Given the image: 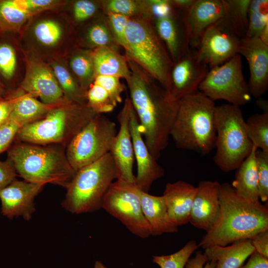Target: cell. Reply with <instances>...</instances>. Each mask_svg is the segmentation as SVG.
<instances>
[{"mask_svg":"<svg viewBox=\"0 0 268 268\" xmlns=\"http://www.w3.org/2000/svg\"><path fill=\"white\" fill-rule=\"evenodd\" d=\"M126 59L130 70L126 80L129 98L144 140L150 153L157 160L168 145L179 101L134 62Z\"/></svg>","mask_w":268,"mask_h":268,"instance_id":"obj_1","label":"cell"},{"mask_svg":"<svg viewBox=\"0 0 268 268\" xmlns=\"http://www.w3.org/2000/svg\"><path fill=\"white\" fill-rule=\"evenodd\" d=\"M219 200L217 220L202 237L199 247L204 249L214 245L225 246L251 240L259 233L268 230L267 204L240 197L228 183L220 184Z\"/></svg>","mask_w":268,"mask_h":268,"instance_id":"obj_2","label":"cell"},{"mask_svg":"<svg viewBox=\"0 0 268 268\" xmlns=\"http://www.w3.org/2000/svg\"><path fill=\"white\" fill-rule=\"evenodd\" d=\"M215 108L214 101L199 91L179 100L170 133L178 148L202 155L215 148Z\"/></svg>","mask_w":268,"mask_h":268,"instance_id":"obj_3","label":"cell"},{"mask_svg":"<svg viewBox=\"0 0 268 268\" xmlns=\"http://www.w3.org/2000/svg\"><path fill=\"white\" fill-rule=\"evenodd\" d=\"M61 145L17 142L7 151V159L16 173L30 182L67 187L76 171L69 163Z\"/></svg>","mask_w":268,"mask_h":268,"instance_id":"obj_4","label":"cell"},{"mask_svg":"<svg viewBox=\"0 0 268 268\" xmlns=\"http://www.w3.org/2000/svg\"><path fill=\"white\" fill-rule=\"evenodd\" d=\"M125 56L134 62L170 92L173 63L153 22L147 18H130L126 32Z\"/></svg>","mask_w":268,"mask_h":268,"instance_id":"obj_5","label":"cell"},{"mask_svg":"<svg viewBox=\"0 0 268 268\" xmlns=\"http://www.w3.org/2000/svg\"><path fill=\"white\" fill-rule=\"evenodd\" d=\"M86 104L68 101L41 119L23 126L17 142L66 147L71 139L96 115Z\"/></svg>","mask_w":268,"mask_h":268,"instance_id":"obj_6","label":"cell"},{"mask_svg":"<svg viewBox=\"0 0 268 268\" xmlns=\"http://www.w3.org/2000/svg\"><path fill=\"white\" fill-rule=\"evenodd\" d=\"M118 177L117 167L110 152L76 172L66 188L62 206L75 214L99 209L110 187Z\"/></svg>","mask_w":268,"mask_h":268,"instance_id":"obj_7","label":"cell"},{"mask_svg":"<svg viewBox=\"0 0 268 268\" xmlns=\"http://www.w3.org/2000/svg\"><path fill=\"white\" fill-rule=\"evenodd\" d=\"M215 117L214 161L222 171L236 170L253 146L240 107L229 103L216 106Z\"/></svg>","mask_w":268,"mask_h":268,"instance_id":"obj_8","label":"cell"},{"mask_svg":"<svg viewBox=\"0 0 268 268\" xmlns=\"http://www.w3.org/2000/svg\"><path fill=\"white\" fill-rule=\"evenodd\" d=\"M117 133L115 122L103 114L96 115L65 148L71 167L76 172L110 153Z\"/></svg>","mask_w":268,"mask_h":268,"instance_id":"obj_9","label":"cell"},{"mask_svg":"<svg viewBox=\"0 0 268 268\" xmlns=\"http://www.w3.org/2000/svg\"><path fill=\"white\" fill-rule=\"evenodd\" d=\"M198 90L213 101L224 100L239 107L250 102L252 96L243 75L241 55L210 68Z\"/></svg>","mask_w":268,"mask_h":268,"instance_id":"obj_10","label":"cell"},{"mask_svg":"<svg viewBox=\"0 0 268 268\" xmlns=\"http://www.w3.org/2000/svg\"><path fill=\"white\" fill-rule=\"evenodd\" d=\"M140 192L134 184L117 179L105 195L102 208L121 221L133 234L144 239L151 234L142 211Z\"/></svg>","mask_w":268,"mask_h":268,"instance_id":"obj_11","label":"cell"},{"mask_svg":"<svg viewBox=\"0 0 268 268\" xmlns=\"http://www.w3.org/2000/svg\"><path fill=\"white\" fill-rule=\"evenodd\" d=\"M240 40L215 23L203 33L195 56L199 62L211 68L239 54Z\"/></svg>","mask_w":268,"mask_h":268,"instance_id":"obj_12","label":"cell"},{"mask_svg":"<svg viewBox=\"0 0 268 268\" xmlns=\"http://www.w3.org/2000/svg\"><path fill=\"white\" fill-rule=\"evenodd\" d=\"M130 126L134 157L137 165L135 185L140 190L148 193L152 184L164 175V171L150 153L144 140L133 105L130 111Z\"/></svg>","mask_w":268,"mask_h":268,"instance_id":"obj_13","label":"cell"},{"mask_svg":"<svg viewBox=\"0 0 268 268\" xmlns=\"http://www.w3.org/2000/svg\"><path fill=\"white\" fill-rule=\"evenodd\" d=\"M45 185L14 180L0 191L1 213L10 219L22 216L29 220L36 210L35 198Z\"/></svg>","mask_w":268,"mask_h":268,"instance_id":"obj_14","label":"cell"},{"mask_svg":"<svg viewBox=\"0 0 268 268\" xmlns=\"http://www.w3.org/2000/svg\"><path fill=\"white\" fill-rule=\"evenodd\" d=\"M20 89L50 105H60L69 101L65 96L52 68L38 62L30 63Z\"/></svg>","mask_w":268,"mask_h":268,"instance_id":"obj_15","label":"cell"},{"mask_svg":"<svg viewBox=\"0 0 268 268\" xmlns=\"http://www.w3.org/2000/svg\"><path fill=\"white\" fill-rule=\"evenodd\" d=\"M132 106L131 100L128 97L117 115L119 129L110 153L117 167L118 179L135 184V175L133 171L134 157L130 126Z\"/></svg>","mask_w":268,"mask_h":268,"instance_id":"obj_16","label":"cell"},{"mask_svg":"<svg viewBox=\"0 0 268 268\" xmlns=\"http://www.w3.org/2000/svg\"><path fill=\"white\" fill-rule=\"evenodd\" d=\"M239 54L247 60L250 71L248 83L252 96L261 97L268 88V45L259 37L240 40Z\"/></svg>","mask_w":268,"mask_h":268,"instance_id":"obj_17","label":"cell"},{"mask_svg":"<svg viewBox=\"0 0 268 268\" xmlns=\"http://www.w3.org/2000/svg\"><path fill=\"white\" fill-rule=\"evenodd\" d=\"M209 70V67L199 62L190 48L173 64L171 71L170 93L177 101L198 91L200 84Z\"/></svg>","mask_w":268,"mask_h":268,"instance_id":"obj_18","label":"cell"},{"mask_svg":"<svg viewBox=\"0 0 268 268\" xmlns=\"http://www.w3.org/2000/svg\"><path fill=\"white\" fill-rule=\"evenodd\" d=\"M224 12L222 0H195L183 16L190 46L197 47L204 31L219 22Z\"/></svg>","mask_w":268,"mask_h":268,"instance_id":"obj_19","label":"cell"},{"mask_svg":"<svg viewBox=\"0 0 268 268\" xmlns=\"http://www.w3.org/2000/svg\"><path fill=\"white\" fill-rule=\"evenodd\" d=\"M220 184L217 181H201L192 204L189 222L206 232L216 223L220 213Z\"/></svg>","mask_w":268,"mask_h":268,"instance_id":"obj_20","label":"cell"},{"mask_svg":"<svg viewBox=\"0 0 268 268\" xmlns=\"http://www.w3.org/2000/svg\"><path fill=\"white\" fill-rule=\"evenodd\" d=\"M197 190V187L181 180L166 185L162 197L168 217L176 226L178 227L189 222L191 210Z\"/></svg>","mask_w":268,"mask_h":268,"instance_id":"obj_21","label":"cell"},{"mask_svg":"<svg viewBox=\"0 0 268 268\" xmlns=\"http://www.w3.org/2000/svg\"><path fill=\"white\" fill-rule=\"evenodd\" d=\"M181 12L177 10L153 21L157 32L165 44L173 64L190 48L183 22V14L181 17L179 15Z\"/></svg>","mask_w":268,"mask_h":268,"instance_id":"obj_22","label":"cell"},{"mask_svg":"<svg viewBox=\"0 0 268 268\" xmlns=\"http://www.w3.org/2000/svg\"><path fill=\"white\" fill-rule=\"evenodd\" d=\"M140 194L142 211L151 235L177 232L178 227L170 221L162 196L152 195L141 190Z\"/></svg>","mask_w":268,"mask_h":268,"instance_id":"obj_23","label":"cell"},{"mask_svg":"<svg viewBox=\"0 0 268 268\" xmlns=\"http://www.w3.org/2000/svg\"><path fill=\"white\" fill-rule=\"evenodd\" d=\"M204 250L208 261L216 262L215 268H239L255 251L251 240L237 241L229 246L214 245Z\"/></svg>","mask_w":268,"mask_h":268,"instance_id":"obj_24","label":"cell"},{"mask_svg":"<svg viewBox=\"0 0 268 268\" xmlns=\"http://www.w3.org/2000/svg\"><path fill=\"white\" fill-rule=\"evenodd\" d=\"M257 149L253 145L250 153L237 168L231 185L239 196L252 202L260 201Z\"/></svg>","mask_w":268,"mask_h":268,"instance_id":"obj_25","label":"cell"},{"mask_svg":"<svg viewBox=\"0 0 268 268\" xmlns=\"http://www.w3.org/2000/svg\"><path fill=\"white\" fill-rule=\"evenodd\" d=\"M92 59L96 75H110L126 80L130 70L125 56L117 50L101 47L92 51Z\"/></svg>","mask_w":268,"mask_h":268,"instance_id":"obj_26","label":"cell"},{"mask_svg":"<svg viewBox=\"0 0 268 268\" xmlns=\"http://www.w3.org/2000/svg\"><path fill=\"white\" fill-rule=\"evenodd\" d=\"M251 0H222L224 15L217 23L240 39L245 37L248 26V12Z\"/></svg>","mask_w":268,"mask_h":268,"instance_id":"obj_27","label":"cell"},{"mask_svg":"<svg viewBox=\"0 0 268 268\" xmlns=\"http://www.w3.org/2000/svg\"><path fill=\"white\" fill-rule=\"evenodd\" d=\"M60 105L46 104L28 93L21 92L9 119L23 126L41 119Z\"/></svg>","mask_w":268,"mask_h":268,"instance_id":"obj_28","label":"cell"},{"mask_svg":"<svg viewBox=\"0 0 268 268\" xmlns=\"http://www.w3.org/2000/svg\"><path fill=\"white\" fill-rule=\"evenodd\" d=\"M91 23L84 34V41L87 46L94 50L101 47H109L118 50L104 13Z\"/></svg>","mask_w":268,"mask_h":268,"instance_id":"obj_29","label":"cell"},{"mask_svg":"<svg viewBox=\"0 0 268 268\" xmlns=\"http://www.w3.org/2000/svg\"><path fill=\"white\" fill-rule=\"evenodd\" d=\"M103 13L120 14L129 18L141 17L152 20L145 0H105L99 1Z\"/></svg>","mask_w":268,"mask_h":268,"instance_id":"obj_30","label":"cell"},{"mask_svg":"<svg viewBox=\"0 0 268 268\" xmlns=\"http://www.w3.org/2000/svg\"><path fill=\"white\" fill-rule=\"evenodd\" d=\"M51 67L65 97L69 101L87 105L86 92L81 88L69 70L57 63H53Z\"/></svg>","mask_w":268,"mask_h":268,"instance_id":"obj_31","label":"cell"},{"mask_svg":"<svg viewBox=\"0 0 268 268\" xmlns=\"http://www.w3.org/2000/svg\"><path fill=\"white\" fill-rule=\"evenodd\" d=\"M70 67L81 88L87 92L96 76L92 59V52L79 51L71 56Z\"/></svg>","mask_w":268,"mask_h":268,"instance_id":"obj_32","label":"cell"},{"mask_svg":"<svg viewBox=\"0 0 268 268\" xmlns=\"http://www.w3.org/2000/svg\"><path fill=\"white\" fill-rule=\"evenodd\" d=\"M247 134L253 145L268 153V113H256L246 121Z\"/></svg>","mask_w":268,"mask_h":268,"instance_id":"obj_33","label":"cell"},{"mask_svg":"<svg viewBox=\"0 0 268 268\" xmlns=\"http://www.w3.org/2000/svg\"><path fill=\"white\" fill-rule=\"evenodd\" d=\"M31 15L20 8L15 0H0V31L17 30Z\"/></svg>","mask_w":268,"mask_h":268,"instance_id":"obj_34","label":"cell"},{"mask_svg":"<svg viewBox=\"0 0 268 268\" xmlns=\"http://www.w3.org/2000/svg\"><path fill=\"white\" fill-rule=\"evenodd\" d=\"M268 25V0H251L248 12V26L245 37H259Z\"/></svg>","mask_w":268,"mask_h":268,"instance_id":"obj_35","label":"cell"},{"mask_svg":"<svg viewBox=\"0 0 268 268\" xmlns=\"http://www.w3.org/2000/svg\"><path fill=\"white\" fill-rule=\"evenodd\" d=\"M199 247L195 241L191 240L176 253L166 256H154L153 262L160 268H184L192 254Z\"/></svg>","mask_w":268,"mask_h":268,"instance_id":"obj_36","label":"cell"},{"mask_svg":"<svg viewBox=\"0 0 268 268\" xmlns=\"http://www.w3.org/2000/svg\"><path fill=\"white\" fill-rule=\"evenodd\" d=\"M33 33L40 44L46 47H53L61 40L63 36V29L58 22L44 19L36 24Z\"/></svg>","mask_w":268,"mask_h":268,"instance_id":"obj_37","label":"cell"},{"mask_svg":"<svg viewBox=\"0 0 268 268\" xmlns=\"http://www.w3.org/2000/svg\"><path fill=\"white\" fill-rule=\"evenodd\" d=\"M256 159L259 198L262 202H266L268 200V153L257 149Z\"/></svg>","mask_w":268,"mask_h":268,"instance_id":"obj_38","label":"cell"},{"mask_svg":"<svg viewBox=\"0 0 268 268\" xmlns=\"http://www.w3.org/2000/svg\"><path fill=\"white\" fill-rule=\"evenodd\" d=\"M17 64L16 53L13 47L7 43L0 44V73L6 79L12 78Z\"/></svg>","mask_w":268,"mask_h":268,"instance_id":"obj_39","label":"cell"},{"mask_svg":"<svg viewBox=\"0 0 268 268\" xmlns=\"http://www.w3.org/2000/svg\"><path fill=\"white\" fill-rule=\"evenodd\" d=\"M114 39L119 47H126V32L130 18L124 15L108 13L105 14Z\"/></svg>","mask_w":268,"mask_h":268,"instance_id":"obj_40","label":"cell"},{"mask_svg":"<svg viewBox=\"0 0 268 268\" xmlns=\"http://www.w3.org/2000/svg\"><path fill=\"white\" fill-rule=\"evenodd\" d=\"M120 78L110 75H96L92 83L100 85L106 90L118 104L122 100V95L125 90Z\"/></svg>","mask_w":268,"mask_h":268,"instance_id":"obj_41","label":"cell"},{"mask_svg":"<svg viewBox=\"0 0 268 268\" xmlns=\"http://www.w3.org/2000/svg\"><path fill=\"white\" fill-rule=\"evenodd\" d=\"M101 8L100 1L90 0H78L72 6L74 20L78 23L84 22L94 16Z\"/></svg>","mask_w":268,"mask_h":268,"instance_id":"obj_42","label":"cell"},{"mask_svg":"<svg viewBox=\"0 0 268 268\" xmlns=\"http://www.w3.org/2000/svg\"><path fill=\"white\" fill-rule=\"evenodd\" d=\"M22 125L8 120L0 127V154L8 149Z\"/></svg>","mask_w":268,"mask_h":268,"instance_id":"obj_43","label":"cell"},{"mask_svg":"<svg viewBox=\"0 0 268 268\" xmlns=\"http://www.w3.org/2000/svg\"><path fill=\"white\" fill-rule=\"evenodd\" d=\"M17 5L30 14L54 6L57 1L53 0H15Z\"/></svg>","mask_w":268,"mask_h":268,"instance_id":"obj_44","label":"cell"},{"mask_svg":"<svg viewBox=\"0 0 268 268\" xmlns=\"http://www.w3.org/2000/svg\"><path fill=\"white\" fill-rule=\"evenodd\" d=\"M21 93V90L0 100V127L8 120Z\"/></svg>","mask_w":268,"mask_h":268,"instance_id":"obj_45","label":"cell"},{"mask_svg":"<svg viewBox=\"0 0 268 268\" xmlns=\"http://www.w3.org/2000/svg\"><path fill=\"white\" fill-rule=\"evenodd\" d=\"M16 174L12 163L8 159L5 161L0 160V191L15 180Z\"/></svg>","mask_w":268,"mask_h":268,"instance_id":"obj_46","label":"cell"},{"mask_svg":"<svg viewBox=\"0 0 268 268\" xmlns=\"http://www.w3.org/2000/svg\"><path fill=\"white\" fill-rule=\"evenodd\" d=\"M216 262L208 261L205 255L199 251L192 258L187 261L185 268H215Z\"/></svg>","mask_w":268,"mask_h":268,"instance_id":"obj_47","label":"cell"},{"mask_svg":"<svg viewBox=\"0 0 268 268\" xmlns=\"http://www.w3.org/2000/svg\"><path fill=\"white\" fill-rule=\"evenodd\" d=\"M251 241L256 252L268 258V230L259 233Z\"/></svg>","mask_w":268,"mask_h":268,"instance_id":"obj_48","label":"cell"},{"mask_svg":"<svg viewBox=\"0 0 268 268\" xmlns=\"http://www.w3.org/2000/svg\"><path fill=\"white\" fill-rule=\"evenodd\" d=\"M239 268H268V258L255 251L250 256L247 262Z\"/></svg>","mask_w":268,"mask_h":268,"instance_id":"obj_49","label":"cell"},{"mask_svg":"<svg viewBox=\"0 0 268 268\" xmlns=\"http://www.w3.org/2000/svg\"><path fill=\"white\" fill-rule=\"evenodd\" d=\"M195 0H170L173 8L178 11L185 12L192 5Z\"/></svg>","mask_w":268,"mask_h":268,"instance_id":"obj_50","label":"cell"},{"mask_svg":"<svg viewBox=\"0 0 268 268\" xmlns=\"http://www.w3.org/2000/svg\"><path fill=\"white\" fill-rule=\"evenodd\" d=\"M257 106L262 110H263V113H268V101L259 97L257 98Z\"/></svg>","mask_w":268,"mask_h":268,"instance_id":"obj_51","label":"cell"},{"mask_svg":"<svg viewBox=\"0 0 268 268\" xmlns=\"http://www.w3.org/2000/svg\"><path fill=\"white\" fill-rule=\"evenodd\" d=\"M259 38L263 43L268 45V25L263 29Z\"/></svg>","mask_w":268,"mask_h":268,"instance_id":"obj_52","label":"cell"},{"mask_svg":"<svg viewBox=\"0 0 268 268\" xmlns=\"http://www.w3.org/2000/svg\"><path fill=\"white\" fill-rule=\"evenodd\" d=\"M5 94V89L3 84L0 81V100L3 98Z\"/></svg>","mask_w":268,"mask_h":268,"instance_id":"obj_53","label":"cell"},{"mask_svg":"<svg viewBox=\"0 0 268 268\" xmlns=\"http://www.w3.org/2000/svg\"><path fill=\"white\" fill-rule=\"evenodd\" d=\"M93 268H107L104 264L99 261L95 262Z\"/></svg>","mask_w":268,"mask_h":268,"instance_id":"obj_54","label":"cell"}]
</instances>
